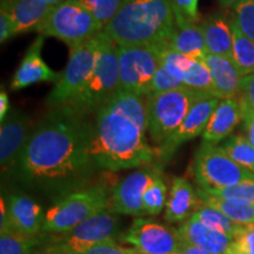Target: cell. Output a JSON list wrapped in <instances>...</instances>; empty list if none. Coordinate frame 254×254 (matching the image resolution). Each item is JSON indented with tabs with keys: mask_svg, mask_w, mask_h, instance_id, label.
Returning a JSON list of instances; mask_svg holds the SVG:
<instances>
[{
	"mask_svg": "<svg viewBox=\"0 0 254 254\" xmlns=\"http://www.w3.org/2000/svg\"><path fill=\"white\" fill-rule=\"evenodd\" d=\"M207 53L214 56L233 57V33L231 20L222 14H212L201 23Z\"/></svg>",
	"mask_w": 254,
	"mask_h": 254,
	"instance_id": "d4e9b609",
	"label": "cell"
},
{
	"mask_svg": "<svg viewBox=\"0 0 254 254\" xmlns=\"http://www.w3.org/2000/svg\"><path fill=\"white\" fill-rule=\"evenodd\" d=\"M158 174L160 172L157 167H144L123 178L113 187L107 209L113 213L133 217L145 215L142 208V195Z\"/></svg>",
	"mask_w": 254,
	"mask_h": 254,
	"instance_id": "5bb4252c",
	"label": "cell"
},
{
	"mask_svg": "<svg viewBox=\"0 0 254 254\" xmlns=\"http://www.w3.org/2000/svg\"><path fill=\"white\" fill-rule=\"evenodd\" d=\"M204 62L209 69L215 97L220 100L239 98L244 77L238 71L233 60L207 53Z\"/></svg>",
	"mask_w": 254,
	"mask_h": 254,
	"instance_id": "ffe728a7",
	"label": "cell"
},
{
	"mask_svg": "<svg viewBox=\"0 0 254 254\" xmlns=\"http://www.w3.org/2000/svg\"><path fill=\"white\" fill-rule=\"evenodd\" d=\"M7 212L6 228H11L25 236H39L44 226L45 214L36 200L25 194H12L7 201Z\"/></svg>",
	"mask_w": 254,
	"mask_h": 254,
	"instance_id": "ac0fdd59",
	"label": "cell"
},
{
	"mask_svg": "<svg viewBox=\"0 0 254 254\" xmlns=\"http://www.w3.org/2000/svg\"><path fill=\"white\" fill-rule=\"evenodd\" d=\"M99 51L93 73L75 97L58 109L81 119H87L118 92V45L103 31L99 33Z\"/></svg>",
	"mask_w": 254,
	"mask_h": 254,
	"instance_id": "277c9868",
	"label": "cell"
},
{
	"mask_svg": "<svg viewBox=\"0 0 254 254\" xmlns=\"http://www.w3.org/2000/svg\"><path fill=\"white\" fill-rule=\"evenodd\" d=\"M180 88H186V86L182 81L178 80L177 78H174L173 75L167 71V68L165 67L164 64L160 62V65H159L157 72H155L153 80L151 82V87H150V92H148V95L164 93V92H170V91H176V90H180Z\"/></svg>",
	"mask_w": 254,
	"mask_h": 254,
	"instance_id": "e575fe53",
	"label": "cell"
},
{
	"mask_svg": "<svg viewBox=\"0 0 254 254\" xmlns=\"http://www.w3.org/2000/svg\"><path fill=\"white\" fill-rule=\"evenodd\" d=\"M193 176L200 189L205 190L254 180V173L237 164L221 146L204 141L194 155Z\"/></svg>",
	"mask_w": 254,
	"mask_h": 254,
	"instance_id": "9c48e42d",
	"label": "cell"
},
{
	"mask_svg": "<svg viewBox=\"0 0 254 254\" xmlns=\"http://www.w3.org/2000/svg\"><path fill=\"white\" fill-rule=\"evenodd\" d=\"M82 254H140L133 247H125L116 243L103 244L87 250Z\"/></svg>",
	"mask_w": 254,
	"mask_h": 254,
	"instance_id": "f35d334b",
	"label": "cell"
},
{
	"mask_svg": "<svg viewBox=\"0 0 254 254\" xmlns=\"http://www.w3.org/2000/svg\"><path fill=\"white\" fill-rule=\"evenodd\" d=\"M103 31L95 18L77 0H66L55 6L39 28L44 37L64 41L69 51L82 45Z\"/></svg>",
	"mask_w": 254,
	"mask_h": 254,
	"instance_id": "ba28073f",
	"label": "cell"
},
{
	"mask_svg": "<svg viewBox=\"0 0 254 254\" xmlns=\"http://www.w3.org/2000/svg\"><path fill=\"white\" fill-rule=\"evenodd\" d=\"M202 205L198 192L186 178H174L165 209V219L170 222L186 221Z\"/></svg>",
	"mask_w": 254,
	"mask_h": 254,
	"instance_id": "603a6c76",
	"label": "cell"
},
{
	"mask_svg": "<svg viewBox=\"0 0 254 254\" xmlns=\"http://www.w3.org/2000/svg\"><path fill=\"white\" fill-rule=\"evenodd\" d=\"M165 46L180 55L199 60H204L207 55L204 31L201 24L198 23L176 25Z\"/></svg>",
	"mask_w": 254,
	"mask_h": 254,
	"instance_id": "cb8c5ba5",
	"label": "cell"
},
{
	"mask_svg": "<svg viewBox=\"0 0 254 254\" xmlns=\"http://www.w3.org/2000/svg\"><path fill=\"white\" fill-rule=\"evenodd\" d=\"M196 192L202 204L218 209L240 226H249L254 224V205L212 195L201 189H196Z\"/></svg>",
	"mask_w": 254,
	"mask_h": 254,
	"instance_id": "484cf974",
	"label": "cell"
},
{
	"mask_svg": "<svg viewBox=\"0 0 254 254\" xmlns=\"http://www.w3.org/2000/svg\"><path fill=\"white\" fill-rule=\"evenodd\" d=\"M253 226H254V224H253Z\"/></svg>",
	"mask_w": 254,
	"mask_h": 254,
	"instance_id": "c3c4849f",
	"label": "cell"
},
{
	"mask_svg": "<svg viewBox=\"0 0 254 254\" xmlns=\"http://www.w3.org/2000/svg\"><path fill=\"white\" fill-rule=\"evenodd\" d=\"M205 95V92L180 88L164 92L146 98L147 110V131L151 140L160 146L182 125L190 109Z\"/></svg>",
	"mask_w": 254,
	"mask_h": 254,
	"instance_id": "5b68a950",
	"label": "cell"
},
{
	"mask_svg": "<svg viewBox=\"0 0 254 254\" xmlns=\"http://www.w3.org/2000/svg\"><path fill=\"white\" fill-rule=\"evenodd\" d=\"M119 219L105 209L72 230L51 233L45 246L46 254H82L92 247L116 243Z\"/></svg>",
	"mask_w": 254,
	"mask_h": 254,
	"instance_id": "52a82bcc",
	"label": "cell"
},
{
	"mask_svg": "<svg viewBox=\"0 0 254 254\" xmlns=\"http://www.w3.org/2000/svg\"><path fill=\"white\" fill-rule=\"evenodd\" d=\"M166 204L167 186L160 174H158L142 195V208L145 214L157 215L166 207Z\"/></svg>",
	"mask_w": 254,
	"mask_h": 254,
	"instance_id": "f546056e",
	"label": "cell"
},
{
	"mask_svg": "<svg viewBox=\"0 0 254 254\" xmlns=\"http://www.w3.org/2000/svg\"><path fill=\"white\" fill-rule=\"evenodd\" d=\"M239 100L241 114H243L241 123H243L244 132H245L246 138L254 145V109L243 95H240Z\"/></svg>",
	"mask_w": 254,
	"mask_h": 254,
	"instance_id": "74e56055",
	"label": "cell"
},
{
	"mask_svg": "<svg viewBox=\"0 0 254 254\" xmlns=\"http://www.w3.org/2000/svg\"><path fill=\"white\" fill-rule=\"evenodd\" d=\"M228 252L240 254H254V226H241L233 237L231 249Z\"/></svg>",
	"mask_w": 254,
	"mask_h": 254,
	"instance_id": "8d00e7d4",
	"label": "cell"
},
{
	"mask_svg": "<svg viewBox=\"0 0 254 254\" xmlns=\"http://www.w3.org/2000/svg\"><path fill=\"white\" fill-rule=\"evenodd\" d=\"M9 111L11 110H9L8 94L4 88H1V92H0V123L4 122Z\"/></svg>",
	"mask_w": 254,
	"mask_h": 254,
	"instance_id": "b9f144b4",
	"label": "cell"
},
{
	"mask_svg": "<svg viewBox=\"0 0 254 254\" xmlns=\"http://www.w3.org/2000/svg\"><path fill=\"white\" fill-rule=\"evenodd\" d=\"M17 36L12 19L5 9L0 8V43L4 44L9 38Z\"/></svg>",
	"mask_w": 254,
	"mask_h": 254,
	"instance_id": "ab89813d",
	"label": "cell"
},
{
	"mask_svg": "<svg viewBox=\"0 0 254 254\" xmlns=\"http://www.w3.org/2000/svg\"><path fill=\"white\" fill-rule=\"evenodd\" d=\"M45 37L38 36L34 39L26 55L18 66L13 78L11 81V90L18 91L30 85L38 82H55L59 80L60 73L53 71L46 65L44 59L41 58V49H43Z\"/></svg>",
	"mask_w": 254,
	"mask_h": 254,
	"instance_id": "e0dca14e",
	"label": "cell"
},
{
	"mask_svg": "<svg viewBox=\"0 0 254 254\" xmlns=\"http://www.w3.org/2000/svg\"><path fill=\"white\" fill-rule=\"evenodd\" d=\"M226 254H240V253H234V252H227Z\"/></svg>",
	"mask_w": 254,
	"mask_h": 254,
	"instance_id": "7dc6e473",
	"label": "cell"
},
{
	"mask_svg": "<svg viewBox=\"0 0 254 254\" xmlns=\"http://www.w3.org/2000/svg\"><path fill=\"white\" fill-rule=\"evenodd\" d=\"M90 122L63 109L33 126L12 176L24 185L45 190H72L97 171L90 152Z\"/></svg>",
	"mask_w": 254,
	"mask_h": 254,
	"instance_id": "6da1fadb",
	"label": "cell"
},
{
	"mask_svg": "<svg viewBox=\"0 0 254 254\" xmlns=\"http://www.w3.org/2000/svg\"><path fill=\"white\" fill-rule=\"evenodd\" d=\"M193 215H195L200 221L204 222L206 226L213 228L215 231L222 232V233L227 234V236L232 238L236 236V233L241 227L240 225L228 219L220 211L206 205H202Z\"/></svg>",
	"mask_w": 254,
	"mask_h": 254,
	"instance_id": "4dcf8cb0",
	"label": "cell"
},
{
	"mask_svg": "<svg viewBox=\"0 0 254 254\" xmlns=\"http://www.w3.org/2000/svg\"><path fill=\"white\" fill-rule=\"evenodd\" d=\"M91 12L101 27L106 26L117 14L125 0H77Z\"/></svg>",
	"mask_w": 254,
	"mask_h": 254,
	"instance_id": "1f68e13d",
	"label": "cell"
},
{
	"mask_svg": "<svg viewBox=\"0 0 254 254\" xmlns=\"http://www.w3.org/2000/svg\"><path fill=\"white\" fill-rule=\"evenodd\" d=\"M33 129L32 120L23 111H9L0 126V165L1 173L13 174L19 157Z\"/></svg>",
	"mask_w": 254,
	"mask_h": 254,
	"instance_id": "9a60e30c",
	"label": "cell"
},
{
	"mask_svg": "<svg viewBox=\"0 0 254 254\" xmlns=\"http://www.w3.org/2000/svg\"><path fill=\"white\" fill-rule=\"evenodd\" d=\"M99 44V34H97L82 45L71 50L67 65L60 73L59 80L46 98L50 110L67 104L86 84L97 64Z\"/></svg>",
	"mask_w": 254,
	"mask_h": 254,
	"instance_id": "8fae6325",
	"label": "cell"
},
{
	"mask_svg": "<svg viewBox=\"0 0 254 254\" xmlns=\"http://www.w3.org/2000/svg\"><path fill=\"white\" fill-rule=\"evenodd\" d=\"M206 192L212 195L220 196V198L234 200V201L244 202V204L254 205V180L240 183L238 185L226 187V189L207 190Z\"/></svg>",
	"mask_w": 254,
	"mask_h": 254,
	"instance_id": "d6a6232c",
	"label": "cell"
},
{
	"mask_svg": "<svg viewBox=\"0 0 254 254\" xmlns=\"http://www.w3.org/2000/svg\"><path fill=\"white\" fill-rule=\"evenodd\" d=\"M173 9L176 25L198 23V0H168Z\"/></svg>",
	"mask_w": 254,
	"mask_h": 254,
	"instance_id": "d590c367",
	"label": "cell"
},
{
	"mask_svg": "<svg viewBox=\"0 0 254 254\" xmlns=\"http://www.w3.org/2000/svg\"><path fill=\"white\" fill-rule=\"evenodd\" d=\"M220 4L226 8H232L234 9L238 6V4L241 1V0H219Z\"/></svg>",
	"mask_w": 254,
	"mask_h": 254,
	"instance_id": "ee69618b",
	"label": "cell"
},
{
	"mask_svg": "<svg viewBox=\"0 0 254 254\" xmlns=\"http://www.w3.org/2000/svg\"><path fill=\"white\" fill-rule=\"evenodd\" d=\"M147 133L145 98L117 92L90 122V152L95 168L118 172L150 165L155 153Z\"/></svg>",
	"mask_w": 254,
	"mask_h": 254,
	"instance_id": "7a4b0ae2",
	"label": "cell"
},
{
	"mask_svg": "<svg viewBox=\"0 0 254 254\" xmlns=\"http://www.w3.org/2000/svg\"><path fill=\"white\" fill-rule=\"evenodd\" d=\"M219 101L220 99L214 95H205L196 101L177 131L157 148L155 153L161 163H167L171 160L182 145L200 134H204Z\"/></svg>",
	"mask_w": 254,
	"mask_h": 254,
	"instance_id": "4fadbf2b",
	"label": "cell"
},
{
	"mask_svg": "<svg viewBox=\"0 0 254 254\" xmlns=\"http://www.w3.org/2000/svg\"><path fill=\"white\" fill-rule=\"evenodd\" d=\"M180 241V251H183L185 254H213L211 252H207V251L202 250V249H199V247L196 246H193V245H190V244L187 243H184V241L179 240Z\"/></svg>",
	"mask_w": 254,
	"mask_h": 254,
	"instance_id": "7bdbcfd3",
	"label": "cell"
},
{
	"mask_svg": "<svg viewBox=\"0 0 254 254\" xmlns=\"http://www.w3.org/2000/svg\"><path fill=\"white\" fill-rule=\"evenodd\" d=\"M232 19L241 32L254 41V0H241L234 8Z\"/></svg>",
	"mask_w": 254,
	"mask_h": 254,
	"instance_id": "836d02e7",
	"label": "cell"
},
{
	"mask_svg": "<svg viewBox=\"0 0 254 254\" xmlns=\"http://www.w3.org/2000/svg\"><path fill=\"white\" fill-rule=\"evenodd\" d=\"M227 154L246 170L254 173V145L244 134H234L222 142Z\"/></svg>",
	"mask_w": 254,
	"mask_h": 254,
	"instance_id": "f1b7e54d",
	"label": "cell"
},
{
	"mask_svg": "<svg viewBox=\"0 0 254 254\" xmlns=\"http://www.w3.org/2000/svg\"><path fill=\"white\" fill-rule=\"evenodd\" d=\"M160 62L164 64L167 71L186 87L214 95L213 82L204 60L190 58L164 47L161 50Z\"/></svg>",
	"mask_w": 254,
	"mask_h": 254,
	"instance_id": "2e32d148",
	"label": "cell"
},
{
	"mask_svg": "<svg viewBox=\"0 0 254 254\" xmlns=\"http://www.w3.org/2000/svg\"><path fill=\"white\" fill-rule=\"evenodd\" d=\"M164 47L165 45L118 46V92L147 97L151 82L160 65Z\"/></svg>",
	"mask_w": 254,
	"mask_h": 254,
	"instance_id": "30bf717a",
	"label": "cell"
},
{
	"mask_svg": "<svg viewBox=\"0 0 254 254\" xmlns=\"http://www.w3.org/2000/svg\"><path fill=\"white\" fill-rule=\"evenodd\" d=\"M110 195L103 186H88L63 195L45 213L43 231L67 232L107 209Z\"/></svg>",
	"mask_w": 254,
	"mask_h": 254,
	"instance_id": "8992f818",
	"label": "cell"
},
{
	"mask_svg": "<svg viewBox=\"0 0 254 254\" xmlns=\"http://www.w3.org/2000/svg\"><path fill=\"white\" fill-rule=\"evenodd\" d=\"M40 1L45 2V4L52 6V7H55V6L62 4V2L66 1V0H40Z\"/></svg>",
	"mask_w": 254,
	"mask_h": 254,
	"instance_id": "f6af8a7d",
	"label": "cell"
},
{
	"mask_svg": "<svg viewBox=\"0 0 254 254\" xmlns=\"http://www.w3.org/2000/svg\"><path fill=\"white\" fill-rule=\"evenodd\" d=\"M176 232L179 240L213 254H226L233 243V238L206 226L195 215L184 221Z\"/></svg>",
	"mask_w": 254,
	"mask_h": 254,
	"instance_id": "d6986e66",
	"label": "cell"
},
{
	"mask_svg": "<svg viewBox=\"0 0 254 254\" xmlns=\"http://www.w3.org/2000/svg\"><path fill=\"white\" fill-rule=\"evenodd\" d=\"M172 254H185L183 252V251H178V252H174V253H172Z\"/></svg>",
	"mask_w": 254,
	"mask_h": 254,
	"instance_id": "bcb514c9",
	"label": "cell"
},
{
	"mask_svg": "<svg viewBox=\"0 0 254 254\" xmlns=\"http://www.w3.org/2000/svg\"><path fill=\"white\" fill-rule=\"evenodd\" d=\"M176 26L168 0H125L103 32L118 46L165 45Z\"/></svg>",
	"mask_w": 254,
	"mask_h": 254,
	"instance_id": "3957f363",
	"label": "cell"
},
{
	"mask_svg": "<svg viewBox=\"0 0 254 254\" xmlns=\"http://www.w3.org/2000/svg\"><path fill=\"white\" fill-rule=\"evenodd\" d=\"M0 8L11 17L15 34H20L39 31L53 7L40 0H1Z\"/></svg>",
	"mask_w": 254,
	"mask_h": 254,
	"instance_id": "44dd1931",
	"label": "cell"
},
{
	"mask_svg": "<svg viewBox=\"0 0 254 254\" xmlns=\"http://www.w3.org/2000/svg\"><path fill=\"white\" fill-rule=\"evenodd\" d=\"M120 239L140 254H172L180 251L176 230L150 219L136 218Z\"/></svg>",
	"mask_w": 254,
	"mask_h": 254,
	"instance_id": "7c38bea8",
	"label": "cell"
},
{
	"mask_svg": "<svg viewBox=\"0 0 254 254\" xmlns=\"http://www.w3.org/2000/svg\"><path fill=\"white\" fill-rule=\"evenodd\" d=\"M43 243L39 237H30L11 228L0 232V254H33Z\"/></svg>",
	"mask_w": 254,
	"mask_h": 254,
	"instance_id": "83f0119b",
	"label": "cell"
},
{
	"mask_svg": "<svg viewBox=\"0 0 254 254\" xmlns=\"http://www.w3.org/2000/svg\"><path fill=\"white\" fill-rule=\"evenodd\" d=\"M241 119L243 114L239 98L221 99L202 134L204 142L218 145L219 142L225 141L241 123Z\"/></svg>",
	"mask_w": 254,
	"mask_h": 254,
	"instance_id": "7402d4cb",
	"label": "cell"
},
{
	"mask_svg": "<svg viewBox=\"0 0 254 254\" xmlns=\"http://www.w3.org/2000/svg\"><path fill=\"white\" fill-rule=\"evenodd\" d=\"M241 95L249 101L254 109V74L247 75L243 78L241 82Z\"/></svg>",
	"mask_w": 254,
	"mask_h": 254,
	"instance_id": "60d3db41",
	"label": "cell"
},
{
	"mask_svg": "<svg viewBox=\"0 0 254 254\" xmlns=\"http://www.w3.org/2000/svg\"><path fill=\"white\" fill-rule=\"evenodd\" d=\"M44 254H46V253H44Z\"/></svg>",
	"mask_w": 254,
	"mask_h": 254,
	"instance_id": "681fc988",
	"label": "cell"
},
{
	"mask_svg": "<svg viewBox=\"0 0 254 254\" xmlns=\"http://www.w3.org/2000/svg\"><path fill=\"white\" fill-rule=\"evenodd\" d=\"M233 33V60L234 65L243 77L254 74V41L241 32L233 19H231Z\"/></svg>",
	"mask_w": 254,
	"mask_h": 254,
	"instance_id": "4316f807",
	"label": "cell"
}]
</instances>
